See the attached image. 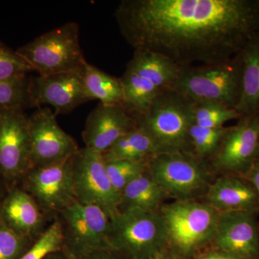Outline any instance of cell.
I'll return each instance as SVG.
<instances>
[{"instance_id":"6da1fadb","label":"cell","mask_w":259,"mask_h":259,"mask_svg":"<svg viewBox=\"0 0 259 259\" xmlns=\"http://www.w3.org/2000/svg\"><path fill=\"white\" fill-rule=\"evenodd\" d=\"M135 51L180 68L225 62L259 32V0H123L115 12Z\"/></svg>"},{"instance_id":"7a4b0ae2","label":"cell","mask_w":259,"mask_h":259,"mask_svg":"<svg viewBox=\"0 0 259 259\" xmlns=\"http://www.w3.org/2000/svg\"><path fill=\"white\" fill-rule=\"evenodd\" d=\"M171 90L194 102H216L236 108L241 96L239 54L220 64L181 68Z\"/></svg>"},{"instance_id":"3957f363","label":"cell","mask_w":259,"mask_h":259,"mask_svg":"<svg viewBox=\"0 0 259 259\" xmlns=\"http://www.w3.org/2000/svg\"><path fill=\"white\" fill-rule=\"evenodd\" d=\"M160 153H188L189 132L193 125V102L171 89L158 95L144 115L136 119Z\"/></svg>"},{"instance_id":"277c9868","label":"cell","mask_w":259,"mask_h":259,"mask_svg":"<svg viewBox=\"0 0 259 259\" xmlns=\"http://www.w3.org/2000/svg\"><path fill=\"white\" fill-rule=\"evenodd\" d=\"M166 231V245L183 256L213 243L220 213L206 204L175 200L159 209Z\"/></svg>"},{"instance_id":"5b68a950","label":"cell","mask_w":259,"mask_h":259,"mask_svg":"<svg viewBox=\"0 0 259 259\" xmlns=\"http://www.w3.org/2000/svg\"><path fill=\"white\" fill-rule=\"evenodd\" d=\"M79 35V25L71 22L42 34L16 51L40 76L81 69L87 61Z\"/></svg>"},{"instance_id":"8992f818","label":"cell","mask_w":259,"mask_h":259,"mask_svg":"<svg viewBox=\"0 0 259 259\" xmlns=\"http://www.w3.org/2000/svg\"><path fill=\"white\" fill-rule=\"evenodd\" d=\"M153 180L168 197L192 200L212 183L208 163L185 151L160 153L148 162Z\"/></svg>"},{"instance_id":"52a82bcc","label":"cell","mask_w":259,"mask_h":259,"mask_svg":"<svg viewBox=\"0 0 259 259\" xmlns=\"http://www.w3.org/2000/svg\"><path fill=\"white\" fill-rule=\"evenodd\" d=\"M110 243L128 259H148L166 245L164 223L159 210L129 209L112 218Z\"/></svg>"},{"instance_id":"ba28073f","label":"cell","mask_w":259,"mask_h":259,"mask_svg":"<svg viewBox=\"0 0 259 259\" xmlns=\"http://www.w3.org/2000/svg\"><path fill=\"white\" fill-rule=\"evenodd\" d=\"M64 225L63 250L70 258L97 248H112L110 243L112 217L105 209L74 202L60 212Z\"/></svg>"},{"instance_id":"9c48e42d","label":"cell","mask_w":259,"mask_h":259,"mask_svg":"<svg viewBox=\"0 0 259 259\" xmlns=\"http://www.w3.org/2000/svg\"><path fill=\"white\" fill-rule=\"evenodd\" d=\"M72 175L77 202L99 206L112 218L120 212V194L109 178L102 153L87 147L78 150L72 158Z\"/></svg>"},{"instance_id":"30bf717a","label":"cell","mask_w":259,"mask_h":259,"mask_svg":"<svg viewBox=\"0 0 259 259\" xmlns=\"http://www.w3.org/2000/svg\"><path fill=\"white\" fill-rule=\"evenodd\" d=\"M259 159V112L241 116L227 127L217 151L207 161L213 172L243 176Z\"/></svg>"},{"instance_id":"8fae6325","label":"cell","mask_w":259,"mask_h":259,"mask_svg":"<svg viewBox=\"0 0 259 259\" xmlns=\"http://www.w3.org/2000/svg\"><path fill=\"white\" fill-rule=\"evenodd\" d=\"M73 156L34 167L24 176L25 191L33 197L42 210L60 212L76 202Z\"/></svg>"},{"instance_id":"7c38bea8","label":"cell","mask_w":259,"mask_h":259,"mask_svg":"<svg viewBox=\"0 0 259 259\" xmlns=\"http://www.w3.org/2000/svg\"><path fill=\"white\" fill-rule=\"evenodd\" d=\"M56 117L48 107H39L28 117L32 168L73 156L79 149Z\"/></svg>"},{"instance_id":"4fadbf2b","label":"cell","mask_w":259,"mask_h":259,"mask_svg":"<svg viewBox=\"0 0 259 259\" xmlns=\"http://www.w3.org/2000/svg\"><path fill=\"white\" fill-rule=\"evenodd\" d=\"M31 168L28 117L21 110H0V174L18 180Z\"/></svg>"},{"instance_id":"5bb4252c","label":"cell","mask_w":259,"mask_h":259,"mask_svg":"<svg viewBox=\"0 0 259 259\" xmlns=\"http://www.w3.org/2000/svg\"><path fill=\"white\" fill-rule=\"evenodd\" d=\"M82 69L29 79L30 107L51 105L57 115L70 113L90 101L83 84Z\"/></svg>"},{"instance_id":"9a60e30c","label":"cell","mask_w":259,"mask_h":259,"mask_svg":"<svg viewBox=\"0 0 259 259\" xmlns=\"http://www.w3.org/2000/svg\"><path fill=\"white\" fill-rule=\"evenodd\" d=\"M137 127V120L122 104L108 105L100 102L85 122L82 133L85 147L104 153Z\"/></svg>"},{"instance_id":"2e32d148","label":"cell","mask_w":259,"mask_h":259,"mask_svg":"<svg viewBox=\"0 0 259 259\" xmlns=\"http://www.w3.org/2000/svg\"><path fill=\"white\" fill-rule=\"evenodd\" d=\"M213 243L221 251L259 259V226L255 214L221 213Z\"/></svg>"},{"instance_id":"e0dca14e","label":"cell","mask_w":259,"mask_h":259,"mask_svg":"<svg viewBox=\"0 0 259 259\" xmlns=\"http://www.w3.org/2000/svg\"><path fill=\"white\" fill-rule=\"evenodd\" d=\"M204 202L220 213L259 212L258 194L245 177L223 175L212 181L204 194Z\"/></svg>"},{"instance_id":"ac0fdd59","label":"cell","mask_w":259,"mask_h":259,"mask_svg":"<svg viewBox=\"0 0 259 259\" xmlns=\"http://www.w3.org/2000/svg\"><path fill=\"white\" fill-rule=\"evenodd\" d=\"M41 210L28 192L14 189L0 206V217L12 229L32 239L44 224Z\"/></svg>"},{"instance_id":"d6986e66","label":"cell","mask_w":259,"mask_h":259,"mask_svg":"<svg viewBox=\"0 0 259 259\" xmlns=\"http://www.w3.org/2000/svg\"><path fill=\"white\" fill-rule=\"evenodd\" d=\"M241 59V90L235 110L241 116L259 112V32L240 52Z\"/></svg>"},{"instance_id":"ffe728a7","label":"cell","mask_w":259,"mask_h":259,"mask_svg":"<svg viewBox=\"0 0 259 259\" xmlns=\"http://www.w3.org/2000/svg\"><path fill=\"white\" fill-rule=\"evenodd\" d=\"M166 194L153 180L147 169L126 186L120 194L119 212L129 209H142L146 211H158Z\"/></svg>"},{"instance_id":"44dd1931","label":"cell","mask_w":259,"mask_h":259,"mask_svg":"<svg viewBox=\"0 0 259 259\" xmlns=\"http://www.w3.org/2000/svg\"><path fill=\"white\" fill-rule=\"evenodd\" d=\"M126 69L164 91L171 88L181 68L159 54L150 51H135Z\"/></svg>"},{"instance_id":"7402d4cb","label":"cell","mask_w":259,"mask_h":259,"mask_svg":"<svg viewBox=\"0 0 259 259\" xmlns=\"http://www.w3.org/2000/svg\"><path fill=\"white\" fill-rule=\"evenodd\" d=\"M160 153L151 138L137 127L120 138L106 152L105 161H129L148 163Z\"/></svg>"},{"instance_id":"603a6c76","label":"cell","mask_w":259,"mask_h":259,"mask_svg":"<svg viewBox=\"0 0 259 259\" xmlns=\"http://www.w3.org/2000/svg\"><path fill=\"white\" fill-rule=\"evenodd\" d=\"M83 84L90 100H98L104 105L123 102V89L120 78L115 77L85 63L82 69Z\"/></svg>"},{"instance_id":"cb8c5ba5","label":"cell","mask_w":259,"mask_h":259,"mask_svg":"<svg viewBox=\"0 0 259 259\" xmlns=\"http://www.w3.org/2000/svg\"><path fill=\"white\" fill-rule=\"evenodd\" d=\"M120 79L123 89L122 105L136 119L144 115L155 98L163 92L127 69Z\"/></svg>"},{"instance_id":"d4e9b609","label":"cell","mask_w":259,"mask_h":259,"mask_svg":"<svg viewBox=\"0 0 259 259\" xmlns=\"http://www.w3.org/2000/svg\"><path fill=\"white\" fill-rule=\"evenodd\" d=\"M241 115L235 109L216 102H193L194 125L205 128L225 127L229 121L238 120Z\"/></svg>"},{"instance_id":"484cf974","label":"cell","mask_w":259,"mask_h":259,"mask_svg":"<svg viewBox=\"0 0 259 259\" xmlns=\"http://www.w3.org/2000/svg\"><path fill=\"white\" fill-rule=\"evenodd\" d=\"M227 127L205 128L193 123L189 132L188 153L202 161H208L217 151Z\"/></svg>"},{"instance_id":"4316f807","label":"cell","mask_w":259,"mask_h":259,"mask_svg":"<svg viewBox=\"0 0 259 259\" xmlns=\"http://www.w3.org/2000/svg\"><path fill=\"white\" fill-rule=\"evenodd\" d=\"M64 233L62 224L56 220L46 230L20 259H44L54 252L63 250Z\"/></svg>"},{"instance_id":"83f0119b","label":"cell","mask_w":259,"mask_h":259,"mask_svg":"<svg viewBox=\"0 0 259 259\" xmlns=\"http://www.w3.org/2000/svg\"><path fill=\"white\" fill-rule=\"evenodd\" d=\"M29 79L0 81V110H21L30 107Z\"/></svg>"},{"instance_id":"f1b7e54d","label":"cell","mask_w":259,"mask_h":259,"mask_svg":"<svg viewBox=\"0 0 259 259\" xmlns=\"http://www.w3.org/2000/svg\"><path fill=\"white\" fill-rule=\"evenodd\" d=\"M32 71V66L17 51L0 42V81L23 79Z\"/></svg>"},{"instance_id":"f546056e","label":"cell","mask_w":259,"mask_h":259,"mask_svg":"<svg viewBox=\"0 0 259 259\" xmlns=\"http://www.w3.org/2000/svg\"><path fill=\"white\" fill-rule=\"evenodd\" d=\"M148 163L129 161H106L109 178L115 190L121 194L126 186L147 169Z\"/></svg>"},{"instance_id":"4dcf8cb0","label":"cell","mask_w":259,"mask_h":259,"mask_svg":"<svg viewBox=\"0 0 259 259\" xmlns=\"http://www.w3.org/2000/svg\"><path fill=\"white\" fill-rule=\"evenodd\" d=\"M32 239L12 229L0 217V259H20Z\"/></svg>"},{"instance_id":"1f68e13d","label":"cell","mask_w":259,"mask_h":259,"mask_svg":"<svg viewBox=\"0 0 259 259\" xmlns=\"http://www.w3.org/2000/svg\"><path fill=\"white\" fill-rule=\"evenodd\" d=\"M125 256L112 248H97L84 252L73 259H125Z\"/></svg>"},{"instance_id":"d6a6232c","label":"cell","mask_w":259,"mask_h":259,"mask_svg":"<svg viewBox=\"0 0 259 259\" xmlns=\"http://www.w3.org/2000/svg\"><path fill=\"white\" fill-rule=\"evenodd\" d=\"M254 187L259 200V159L253 163L251 168L243 176Z\"/></svg>"},{"instance_id":"836d02e7","label":"cell","mask_w":259,"mask_h":259,"mask_svg":"<svg viewBox=\"0 0 259 259\" xmlns=\"http://www.w3.org/2000/svg\"><path fill=\"white\" fill-rule=\"evenodd\" d=\"M194 259H246L238 256V255L231 254V253H226L221 250H213V251L207 252L196 257Z\"/></svg>"},{"instance_id":"e575fe53","label":"cell","mask_w":259,"mask_h":259,"mask_svg":"<svg viewBox=\"0 0 259 259\" xmlns=\"http://www.w3.org/2000/svg\"><path fill=\"white\" fill-rule=\"evenodd\" d=\"M44 259H71L69 255L66 254L64 250L54 252L46 256Z\"/></svg>"},{"instance_id":"d590c367","label":"cell","mask_w":259,"mask_h":259,"mask_svg":"<svg viewBox=\"0 0 259 259\" xmlns=\"http://www.w3.org/2000/svg\"><path fill=\"white\" fill-rule=\"evenodd\" d=\"M148 259H171L168 256V255L165 253L164 250H161V251L158 252V253H156L153 256L150 257Z\"/></svg>"}]
</instances>
